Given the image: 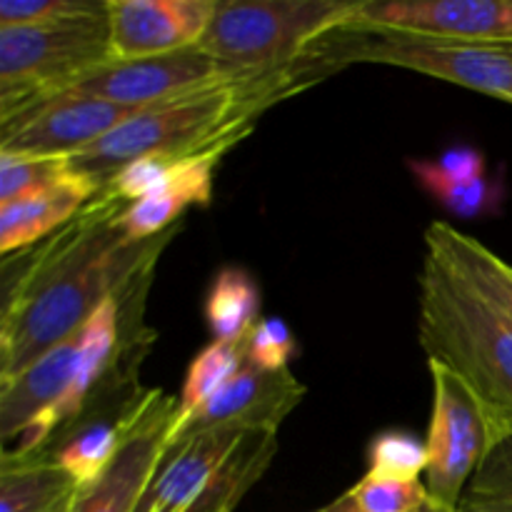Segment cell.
<instances>
[{
    "instance_id": "29",
    "label": "cell",
    "mask_w": 512,
    "mask_h": 512,
    "mask_svg": "<svg viewBox=\"0 0 512 512\" xmlns=\"http://www.w3.org/2000/svg\"><path fill=\"white\" fill-rule=\"evenodd\" d=\"M425 168L438 178L448 180V183H475L485 175V158L475 148H450L448 153L440 155L438 160H423Z\"/></svg>"
},
{
    "instance_id": "2",
    "label": "cell",
    "mask_w": 512,
    "mask_h": 512,
    "mask_svg": "<svg viewBox=\"0 0 512 512\" xmlns=\"http://www.w3.org/2000/svg\"><path fill=\"white\" fill-rule=\"evenodd\" d=\"M313 78L318 75L310 73L308 63H300L268 78L218 85L173 103L155 105L125 120L90 148L70 155L68 163L103 193L125 165L140 158H188L223 140H243L268 105L295 93L305 85L303 80Z\"/></svg>"
},
{
    "instance_id": "9",
    "label": "cell",
    "mask_w": 512,
    "mask_h": 512,
    "mask_svg": "<svg viewBox=\"0 0 512 512\" xmlns=\"http://www.w3.org/2000/svg\"><path fill=\"white\" fill-rule=\"evenodd\" d=\"M345 30L512 45V0H363Z\"/></svg>"
},
{
    "instance_id": "22",
    "label": "cell",
    "mask_w": 512,
    "mask_h": 512,
    "mask_svg": "<svg viewBox=\"0 0 512 512\" xmlns=\"http://www.w3.org/2000/svg\"><path fill=\"white\" fill-rule=\"evenodd\" d=\"M460 512H512V438L490 448L460 500Z\"/></svg>"
},
{
    "instance_id": "13",
    "label": "cell",
    "mask_w": 512,
    "mask_h": 512,
    "mask_svg": "<svg viewBox=\"0 0 512 512\" xmlns=\"http://www.w3.org/2000/svg\"><path fill=\"white\" fill-rule=\"evenodd\" d=\"M110 60H138L200 45L218 0H105Z\"/></svg>"
},
{
    "instance_id": "3",
    "label": "cell",
    "mask_w": 512,
    "mask_h": 512,
    "mask_svg": "<svg viewBox=\"0 0 512 512\" xmlns=\"http://www.w3.org/2000/svg\"><path fill=\"white\" fill-rule=\"evenodd\" d=\"M418 340L428 363L468 383L495 443L512 438V323L433 250L418 273Z\"/></svg>"
},
{
    "instance_id": "6",
    "label": "cell",
    "mask_w": 512,
    "mask_h": 512,
    "mask_svg": "<svg viewBox=\"0 0 512 512\" xmlns=\"http://www.w3.org/2000/svg\"><path fill=\"white\" fill-rule=\"evenodd\" d=\"M330 40L328 53H318L325 63H380L413 70L430 78L448 80L460 88L512 103V45L455 43L400 33H350Z\"/></svg>"
},
{
    "instance_id": "11",
    "label": "cell",
    "mask_w": 512,
    "mask_h": 512,
    "mask_svg": "<svg viewBox=\"0 0 512 512\" xmlns=\"http://www.w3.org/2000/svg\"><path fill=\"white\" fill-rule=\"evenodd\" d=\"M175 403L163 390H140L130 410L128 433L110 468L88 488H80L73 512H133L140 495L165 458V438Z\"/></svg>"
},
{
    "instance_id": "25",
    "label": "cell",
    "mask_w": 512,
    "mask_h": 512,
    "mask_svg": "<svg viewBox=\"0 0 512 512\" xmlns=\"http://www.w3.org/2000/svg\"><path fill=\"white\" fill-rule=\"evenodd\" d=\"M68 170V158H45V155L0 150V205L53 188L68 175Z\"/></svg>"
},
{
    "instance_id": "26",
    "label": "cell",
    "mask_w": 512,
    "mask_h": 512,
    "mask_svg": "<svg viewBox=\"0 0 512 512\" xmlns=\"http://www.w3.org/2000/svg\"><path fill=\"white\" fill-rule=\"evenodd\" d=\"M345 495L355 512H415L430 498L423 480H395L375 473H365Z\"/></svg>"
},
{
    "instance_id": "1",
    "label": "cell",
    "mask_w": 512,
    "mask_h": 512,
    "mask_svg": "<svg viewBox=\"0 0 512 512\" xmlns=\"http://www.w3.org/2000/svg\"><path fill=\"white\" fill-rule=\"evenodd\" d=\"M123 200L100 193L65 228L5 258L0 313V385L73 338L115 295L150 285L160 253L178 228L130 240L120 228Z\"/></svg>"
},
{
    "instance_id": "5",
    "label": "cell",
    "mask_w": 512,
    "mask_h": 512,
    "mask_svg": "<svg viewBox=\"0 0 512 512\" xmlns=\"http://www.w3.org/2000/svg\"><path fill=\"white\" fill-rule=\"evenodd\" d=\"M108 60V13L0 28V120L55 98Z\"/></svg>"
},
{
    "instance_id": "21",
    "label": "cell",
    "mask_w": 512,
    "mask_h": 512,
    "mask_svg": "<svg viewBox=\"0 0 512 512\" xmlns=\"http://www.w3.org/2000/svg\"><path fill=\"white\" fill-rule=\"evenodd\" d=\"M243 365L245 343H218V340H213L210 345H205L185 373L183 390H180V398L175 403L173 425H170L168 435L183 428L205 403H210L238 375Z\"/></svg>"
},
{
    "instance_id": "20",
    "label": "cell",
    "mask_w": 512,
    "mask_h": 512,
    "mask_svg": "<svg viewBox=\"0 0 512 512\" xmlns=\"http://www.w3.org/2000/svg\"><path fill=\"white\" fill-rule=\"evenodd\" d=\"M275 453H278V433H268V430L250 433L245 443L235 450L233 458L225 463V468L215 475L203 498L188 512H233L248 495V490L263 478Z\"/></svg>"
},
{
    "instance_id": "28",
    "label": "cell",
    "mask_w": 512,
    "mask_h": 512,
    "mask_svg": "<svg viewBox=\"0 0 512 512\" xmlns=\"http://www.w3.org/2000/svg\"><path fill=\"white\" fill-rule=\"evenodd\" d=\"M295 353L298 340L283 318H260L245 338V360L265 373L288 370Z\"/></svg>"
},
{
    "instance_id": "12",
    "label": "cell",
    "mask_w": 512,
    "mask_h": 512,
    "mask_svg": "<svg viewBox=\"0 0 512 512\" xmlns=\"http://www.w3.org/2000/svg\"><path fill=\"white\" fill-rule=\"evenodd\" d=\"M305 385L288 370L265 373L245 360L233 380L205 403L183 428L165 438V455L210 428H240L248 433H278L283 420L303 403Z\"/></svg>"
},
{
    "instance_id": "10",
    "label": "cell",
    "mask_w": 512,
    "mask_h": 512,
    "mask_svg": "<svg viewBox=\"0 0 512 512\" xmlns=\"http://www.w3.org/2000/svg\"><path fill=\"white\" fill-rule=\"evenodd\" d=\"M143 110L148 108H130L85 95H55L45 103L10 115L8 120H0V150L70 158Z\"/></svg>"
},
{
    "instance_id": "8",
    "label": "cell",
    "mask_w": 512,
    "mask_h": 512,
    "mask_svg": "<svg viewBox=\"0 0 512 512\" xmlns=\"http://www.w3.org/2000/svg\"><path fill=\"white\" fill-rule=\"evenodd\" d=\"M228 83L240 80L195 45L155 58L108 60L75 80L60 95H85L130 108H153Z\"/></svg>"
},
{
    "instance_id": "27",
    "label": "cell",
    "mask_w": 512,
    "mask_h": 512,
    "mask_svg": "<svg viewBox=\"0 0 512 512\" xmlns=\"http://www.w3.org/2000/svg\"><path fill=\"white\" fill-rule=\"evenodd\" d=\"M108 13L100 0H3L0 28L8 25H50L78 18H98Z\"/></svg>"
},
{
    "instance_id": "16",
    "label": "cell",
    "mask_w": 512,
    "mask_h": 512,
    "mask_svg": "<svg viewBox=\"0 0 512 512\" xmlns=\"http://www.w3.org/2000/svg\"><path fill=\"white\" fill-rule=\"evenodd\" d=\"M138 395L140 393H135L133 398H123L118 403H105L103 408L98 405L100 410H95L90 418L83 415L78 423L63 430L45 453L80 488L93 485L120 453V445L128 433L130 410Z\"/></svg>"
},
{
    "instance_id": "17",
    "label": "cell",
    "mask_w": 512,
    "mask_h": 512,
    "mask_svg": "<svg viewBox=\"0 0 512 512\" xmlns=\"http://www.w3.org/2000/svg\"><path fill=\"white\" fill-rule=\"evenodd\" d=\"M80 485L48 453H3L0 512H73Z\"/></svg>"
},
{
    "instance_id": "14",
    "label": "cell",
    "mask_w": 512,
    "mask_h": 512,
    "mask_svg": "<svg viewBox=\"0 0 512 512\" xmlns=\"http://www.w3.org/2000/svg\"><path fill=\"white\" fill-rule=\"evenodd\" d=\"M248 430L210 428L170 450L133 512H188L225 468Z\"/></svg>"
},
{
    "instance_id": "30",
    "label": "cell",
    "mask_w": 512,
    "mask_h": 512,
    "mask_svg": "<svg viewBox=\"0 0 512 512\" xmlns=\"http://www.w3.org/2000/svg\"><path fill=\"white\" fill-rule=\"evenodd\" d=\"M415 512H460V508H453V505H443V503H438V500L428 498V503H425L423 508L415 510Z\"/></svg>"
},
{
    "instance_id": "18",
    "label": "cell",
    "mask_w": 512,
    "mask_h": 512,
    "mask_svg": "<svg viewBox=\"0 0 512 512\" xmlns=\"http://www.w3.org/2000/svg\"><path fill=\"white\" fill-rule=\"evenodd\" d=\"M425 250H433L438 258H443L465 283L473 285L512 323V265L508 260L445 220L428 225Z\"/></svg>"
},
{
    "instance_id": "4",
    "label": "cell",
    "mask_w": 512,
    "mask_h": 512,
    "mask_svg": "<svg viewBox=\"0 0 512 512\" xmlns=\"http://www.w3.org/2000/svg\"><path fill=\"white\" fill-rule=\"evenodd\" d=\"M363 0H225L200 48L233 78H268L308 60L353 23Z\"/></svg>"
},
{
    "instance_id": "23",
    "label": "cell",
    "mask_w": 512,
    "mask_h": 512,
    "mask_svg": "<svg viewBox=\"0 0 512 512\" xmlns=\"http://www.w3.org/2000/svg\"><path fill=\"white\" fill-rule=\"evenodd\" d=\"M410 173L415 175L420 188L433 195L445 210L460 218H478L493 213L500 205V185L490 178H480L475 183H448L425 168L423 160H410Z\"/></svg>"
},
{
    "instance_id": "31",
    "label": "cell",
    "mask_w": 512,
    "mask_h": 512,
    "mask_svg": "<svg viewBox=\"0 0 512 512\" xmlns=\"http://www.w3.org/2000/svg\"><path fill=\"white\" fill-rule=\"evenodd\" d=\"M320 512H355V508L350 505L348 495H343V498H338L333 505H328V508L320 510Z\"/></svg>"
},
{
    "instance_id": "24",
    "label": "cell",
    "mask_w": 512,
    "mask_h": 512,
    "mask_svg": "<svg viewBox=\"0 0 512 512\" xmlns=\"http://www.w3.org/2000/svg\"><path fill=\"white\" fill-rule=\"evenodd\" d=\"M368 473L420 480L428 473V443L408 430H383L368 445Z\"/></svg>"
},
{
    "instance_id": "7",
    "label": "cell",
    "mask_w": 512,
    "mask_h": 512,
    "mask_svg": "<svg viewBox=\"0 0 512 512\" xmlns=\"http://www.w3.org/2000/svg\"><path fill=\"white\" fill-rule=\"evenodd\" d=\"M430 365L433 413L428 428V485L430 498L460 508L470 480L495 445L488 413L460 375L440 363Z\"/></svg>"
},
{
    "instance_id": "19",
    "label": "cell",
    "mask_w": 512,
    "mask_h": 512,
    "mask_svg": "<svg viewBox=\"0 0 512 512\" xmlns=\"http://www.w3.org/2000/svg\"><path fill=\"white\" fill-rule=\"evenodd\" d=\"M203 313L213 340L245 343L250 330L260 320L258 280L240 265H225L210 283Z\"/></svg>"
},
{
    "instance_id": "15",
    "label": "cell",
    "mask_w": 512,
    "mask_h": 512,
    "mask_svg": "<svg viewBox=\"0 0 512 512\" xmlns=\"http://www.w3.org/2000/svg\"><path fill=\"white\" fill-rule=\"evenodd\" d=\"M98 195L100 190L85 175L70 168L68 175L53 188H45L13 203H3L0 205V250L8 258V255L43 243L60 228H65Z\"/></svg>"
}]
</instances>
